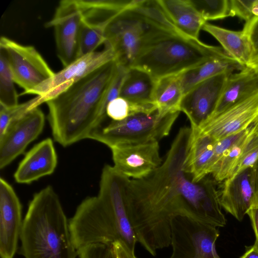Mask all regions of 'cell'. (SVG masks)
<instances>
[{
    "label": "cell",
    "mask_w": 258,
    "mask_h": 258,
    "mask_svg": "<svg viewBox=\"0 0 258 258\" xmlns=\"http://www.w3.org/2000/svg\"><path fill=\"white\" fill-rule=\"evenodd\" d=\"M219 235L213 225L177 216L171 223L172 252L169 258H220L215 248Z\"/></svg>",
    "instance_id": "52a82bcc"
},
{
    "label": "cell",
    "mask_w": 258,
    "mask_h": 258,
    "mask_svg": "<svg viewBox=\"0 0 258 258\" xmlns=\"http://www.w3.org/2000/svg\"><path fill=\"white\" fill-rule=\"evenodd\" d=\"M242 30L249 35L255 50L258 49V18L245 22Z\"/></svg>",
    "instance_id": "d590c367"
},
{
    "label": "cell",
    "mask_w": 258,
    "mask_h": 258,
    "mask_svg": "<svg viewBox=\"0 0 258 258\" xmlns=\"http://www.w3.org/2000/svg\"><path fill=\"white\" fill-rule=\"evenodd\" d=\"M191 127L180 128L162 164L147 176L130 179L126 187L129 217L137 242L152 255L169 247L171 223L185 216L181 194Z\"/></svg>",
    "instance_id": "6da1fadb"
},
{
    "label": "cell",
    "mask_w": 258,
    "mask_h": 258,
    "mask_svg": "<svg viewBox=\"0 0 258 258\" xmlns=\"http://www.w3.org/2000/svg\"><path fill=\"white\" fill-rule=\"evenodd\" d=\"M44 103L40 96L15 106L6 107L0 105V137L6 132L10 124L20 118L30 110Z\"/></svg>",
    "instance_id": "4dcf8cb0"
},
{
    "label": "cell",
    "mask_w": 258,
    "mask_h": 258,
    "mask_svg": "<svg viewBox=\"0 0 258 258\" xmlns=\"http://www.w3.org/2000/svg\"><path fill=\"white\" fill-rule=\"evenodd\" d=\"M104 43V29L82 18L79 36V57L95 51L96 48Z\"/></svg>",
    "instance_id": "f1b7e54d"
},
{
    "label": "cell",
    "mask_w": 258,
    "mask_h": 258,
    "mask_svg": "<svg viewBox=\"0 0 258 258\" xmlns=\"http://www.w3.org/2000/svg\"><path fill=\"white\" fill-rule=\"evenodd\" d=\"M252 182L254 192L252 206H258V159L252 166Z\"/></svg>",
    "instance_id": "f35d334b"
},
{
    "label": "cell",
    "mask_w": 258,
    "mask_h": 258,
    "mask_svg": "<svg viewBox=\"0 0 258 258\" xmlns=\"http://www.w3.org/2000/svg\"><path fill=\"white\" fill-rule=\"evenodd\" d=\"M255 134H258V121L256 123V128L255 130Z\"/></svg>",
    "instance_id": "7bdbcfd3"
},
{
    "label": "cell",
    "mask_w": 258,
    "mask_h": 258,
    "mask_svg": "<svg viewBox=\"0 0 258 258\" xmlns=\"http://www.w3.org/2000/svg\"><path fill=\"white\" fill-rule=\"evenodd\" d=\"M256 123L247 128L244 135L225 152L214 166L210 174L212 175L215 181H224L232 176L245 145L255 133Z\"/></svg>",
    "instance_id": "484cf974"
},
{
    "label": "cell",
    "mask_w": 258,
    "mask_h": 258,
    "mask_svg": "<svg viewBox=\"0 0 258 258\" xmlns=\"http://www.w3.org/2000/svg\"><path fill=\"white\" fill-rule=\"evenodd\" d=\"M179 112L163 114L157 109L150 113L134 114L121 121L110 119L97 127L88 139L109 148L119 145L159 142L169 135Z\"/></svg>",
    "instance_id": "8992f818"
},
{
    "label": "cell",
    "mask_w": 258,
    "mask_h": 258,
    "mask_svg": "<svg viewBox=\"0 0 258 258\" xmlns=\"http://www.w3.org/2000/svg\"><path fill=\"white\" fill-rule=\"evenodd\" d=\"M79 258H117L113 244L93 243L77 250Z\"/></svg>",
    "instance_id": "d6a6232c"
},
{
    "label": "cell",
    "mask_w": 258,
    "mask_h": 258,
    "mask_svg": "<svg viewBox=\"0 0 258 258\" xmlns=\"http://www.w3.org/2000/svg\"><path fill=\"white\" fill-rule=\"evenodd\" d=\"M110 149L113 167L128 178H142L157 168L163 162L158 141L119 145Z\"/></svg>",
    "instance_id": "4fadbf2b"
},
{
    "label": "cell",
    "mask_w": 258,
    "mask_h": 258,
    "mask_svg": "<svg viewBox=\"0 0 258 258\" xmlns=\"http://www.w3.org/2000/svg\"><path fill=\"white\" fill-rule=\"evenodd\" d=\"M183 95L180 74L169 76L156 80L153 102L162 113L180 112Z\"/></svg>",
    "instance_id": "d4e9b609"
},
{
    "label": "cell",
    "mask_w": 258,
    "mask_h": 258,
    "mask_svg": "<svg viewBox=\"0 0 258 258\" xmlns=\"http://www.w3.org/2000/svg\"><path fill=\"white\" fill-rule=\"evenodd\" d=\"M257 159L258 134L254 133L245 145L237 166L232 175L248 167H252Z\"/></svg>",
    "instance_id": "1f68e13d"
},
{
    "label": "cell",
    "mask_w": 258,
    "mask_h": 258,
    "mask_svg": "<svg viewBox=\"0 0 258 258\" xmlns=\"http://www.w3.org/2000/svg\"><path fill=\"white\" fill-rule=\"evenodd\" d=\"M202 30L213 36L224 50L243 67L252 58L255 49L249 36L243 30L233 31L206 22Z\"/></svg>",
    "instance_id": "7402d4cb"
},
{
    "label": "cell",
    "mask_w": 258,
    "mask_h": 258,
    "mask_svg": "<svg viewBox=\"0 0 258 258\" xmlns=\"http://www.w3.org/2000/svg\"><path fill=\"white\" fill-rule=\"evenodd\" d=\"M156 109L154 103H135L118 97L108 104L106 114L107 117L111 120L121 121L134 114L141 112L150 113Z\"/></svg>",
    "instance_id": "4316f807"
},
{
    "label": "cell",
    "mask_w": 258,
    "mask_h": 258,
    "mask_svg": "<svg viewBox=\"0 0 258 258\" xmlns=\"http://www.w3.org/2000/svg\"><path fill=\"white\" fill-rule=\"evenodd\" d=\"M247 214L250 219L255 235V241L258 243V206L251 207L247 212Z\"/></svg>",
    "instance_id": "74e56055"
},
{
    "label": "cell",
    "mask_w": 258,
    "mask_h": 258,
    "mask_svg": "<svg viewBox=\"0 0 258 258\" xmlns=\"http://www.w3.org/2000/svg\"><path fill=\"white\" fill-rule=\"evenodd\" d=\"M258 121V91L213 117L200 130L216 140L238 133Z\"/></svg>",
    "instance_id": "9a60e30c"
},
{
    "label": "cell",
    "mask_w": 258,
    "mask_h": 258,
    "mask_svg": "<svg viewBox=\"0 0 258 258\" xmlns=\"http://www.w3.org/2000/svg\"><path fill=\"white\" fill-rule=\"evenodd\" d=\"M20 253L24 258H76L69 220L53 188L47 186L30 201L23 219Z\"/></svg>",
    "instance_id": "5b68a950"
},
{
    "label": "cell",
    "mask_w": 258,
    "mask_h": 258,
    "mask_svg": "<svg viewBox=\"0 0 258 258\" xmlns=\"http://www.w3.org/2000/svg\"><path fill=\"white\" fill-rule=\"evenodd\" d=\"M57 163L52 140L47 138L35 145L25 155L14 173L15 180L19 183L29 184L51 174Z\"/></svg>",
    "instance_id": "ac0fdd59"
},
{
    "label": "cell",
    "mask_w": 258,
    "mask_h": 258,
    "mask_svg": "<svg viewBox=\"0 0 258 258\" xmlns=\"http://www.w3.org/2000/svg\"><path fill=\"white\" fill-rule=\"evenodd\" d=\"M45 116L38 107L11 122L0 137V168L10 164L42 132Z\"/></svg>",
    "instance_id": "5bb4252c"
},
{
    "label": "cell",
    "mask_w": 258,
    "mask_h": 258,
    "mask_svg": "<svg viewBox=\"0 0 258 258\" xmlns=\"http://www.w3.org/2000/svg\"><path fill=\"white\" fill-rule=\"evenodd\" d=\"M0 50L7 57L15 83L24 89L20 95L29 94L55 74L33 46L24 45L2 36Z\"/></svg>",
    "instance_id": "ba28073f"
},
{
    "label": "cell",
    "mask_w": 258,
    "mask_h": 258,
    "mask_svg": "<svg viewBox=\"0 0 258 258\" xmlns=\"http://www.w3.org/2000/svg\"><path fill=\"white\" fill-rule=\"evenodd\" d=\"M15 81L5 53L0 50V105L9 107L18 104Z\"/></svg>",
    "instance_id": "83f0119b"
},
{
    "label": "cell",
    "mask_w": 258,
    "mask_h": 258,
    "mask_svg": "<svg viewBox=\"0 0 258 258\" xmlns=\"http://www.w3.org/2000/svg\"><path fill=\"white\" fill-rule=\"evenodd\" d=\"M156 83V80L147 72L131 67L127 71L119 97L135 103H154Z\"/></svg>",
    "instance_id": "cb8c5ba5"
},
{
    "label": "cell",
    "mask_w": 258,
    "mask_h": 258,
    "mask_svg": "<svg viewBox=\"0 0 258 258\" xmlns=\"http://www.w3.org/2000/svg\"><path fill=\"white\" fill-rule=\"evenodd\" d=\"M244 68L225 51L180 74L183 94L197 84L211 77L222 73H233Z\"/></svg>",
    "instance_id": "603a6c76"
},
{
    "label": "cell",
    "mask_w": 258,
    "mask_h": 258,
    "mask_svg": "<svg viewBox=\"0 0 258 258\" xmlns=\"http://www.w3.org/2000/svg\"><path fill=\"white\" fill-rule=\"evenodd\" d=\"M22 207L13 187L0 179V256L14 258L23 225Z\"/></svg>",
    "instance_id": "2e32d148"
},
{
    "label": "cell",
    "mask_w": 258,
    "mask_h": 258,
    "mask_svg": "<svg viewBox=\"0 0 258 258\" xmlns=\"http://www.w3.org/2000/svg\"><path fill=\"white\" fill-rule=\"evenodd\" d=\"M251 13L253 18H258V0H252Z\"/></svg>",
    "instance_id": "b9f144b4"
},
{
    "label": "cell",
    "mask_w": 258,
    "mask_h": 258,
    "mask_svg": "<svg viewBox=\"0 0 258 258\" xmlns=\"http://www.w3.org/2000/svg\"><path fill=\"white\" fill-rule=\"evenodd\" d=\"M215 181L206 176L198 182H192L186 175L181 187L185 214L202 223L224 227L226 220L221 210Z\"/></svg>",
    "instance_id": "9c48e42d"
},
{
    "label": "cell",
    "mask_w": 258,
    "mask_h": 258,
    "mask_svg": "<svg viewBox=\"0 0 258 258\" xmlns=\"http://www.w3.org/2000/svg\"><path fill=\"white\" fill-rule=\"evenodd\" d=\"M257 91L258 73L253 69L246 67L238 72L231 74L226 82L210 119Z\"/></svg>",
    "instance_id": "ffe728a7"
},
{
    "label": "cell",
    "mask_w": 258,
    "mask_h": 258,
    "mask_svg": "<svg viewBox=\"0 0 258 258\" xmlns=\"http://www.w3.org/2000/svg\"><path fill=\"white\" fill-rule=\"evenodd\" d=\"M246 129L247 128L236 134L228 136L221 140H217L214 148V155L211 163L209 174H210L214 166L222 157L225 152L244 135Z\"/></svg>",
    "instance_id": "836d02e7"
},
{
    "label": "cell",
    "mask_w": 258,
    "mask_h": 258,
    "mask_svg": "<svg viewBox=\"0 0 258 258\" xmlns=\"http://www.w3.org/2000/svg\"><path fill=\"white\" fill-rule=\"evenodd\" d=\"M192 4L207 22L232 17L230 1L190 0Z\"/></svg>",
    "instance_id": "f546056e"
},
{
    "label": "cell",
    "mask_w": 258,
    "mask_h": 258,
    "mask_svg": "<svg viewBox=\"0 0 258 258\" xmlns=\"http://www.w3.org/2000/svg\"><path fill=\"white\" fill-rule=\"evenodd\" d=\"M130 179L113 166L103 167L98 196L83 200L69 220L71 240L77 250L93 243L120 241L135 252L137 240L126 202Z\"/></svg>",
    "instance_id": "7a4b0ae2"
},
{
    "label": "cell",
    "mask_w": 258,
    "mask_h": 258,
    "mask_svg": "<svg viewBox=\"0 0 258 258\" xmlns=\"http://www.w3.org/2000/svg\"><path fill=\"white\" fill-rule=\"evenodd\" d=\"M245 248L246 251L240 258H258V243L256 241L254 244Z\"/></svg>",
    "instance_id": "ab89813d"
},
{
    "label": "cell",
    "mask_w": 258,
    "mask_h": 258,
    "mask_svg": "<svg viewBox=\"0 0 258 258\" xmlns=\"http://www.w3.org/2000/svg\"><path fill=\"white\" fill-rule=\"evenodd\" d=\"M252 167L224 180L220 201L222 208L241 221L253 206Z\"/></svg>",
    "instance_id": "e0dca14e"
},
{
    "label": "cell",
    "mask_w": 258,
    "mask_h": 258,
    "mask_svg": "<svg viewBox=\"0 0 258 258\" xmlns=\"http://www.w3.org/2000/svg\"><path fill=\"white\" fill-rule=\"evenodd\" d=\"M246 67L253 69L258 73V49L255 50L252 58Z\"/></svg>",
    "instance_id": "60d3db41"
},
{
    "label": "cell",
    "mask_w": 258,
    "mask_h": 258,
    "mask_svg": "<svg viewBox=\"0 0 258 258\" xmlns=\"http://www.w3.org/2000/svg\"><path fill=\"white\" fill-rule=\"evenodd\" d=\"M252 0H230L232 17L237 16L245 22L253 18L251 13Z\"/></svg>",
    "instance_id": "e575fe53"
},
{
    "label": "cell",
    "mask_w": 258,
    "mask_h": 258,
    "mask_svg": "<svg viewBox=\"0 0 258 258\" xmlns=\"http://www.w3.org/2000/svg\"><path fill=\"white\" fill-rule=\"evenodd\" d=\"M113 246L117 258H137L135 252L130 250L122 242H115Z\"/></svg>",
    "instance_id": "8d00e7d4"
},
{
    "label": "cell",
    "mask_w": 258,
    "mask_h": 258,
    "mask_svg": "<svg viewBox=\"0 0 258 258\" xmlns=\"http://www.w3.org/2000/svg\"><path fill=\"white\" fill-rule=\"evenodd\" d=\"M166 16L182 34L199 39V34L206 22L190 0H158Z\"/></svg>",
    "instance_id": "44dd1931"
},
{
    "label": "cell",
    "mask_w": 258,
    "mask_h": 258,
    "mask_svg": "<svg viewBox=\"0 0 258 258\" xmlns=\"http://www.w3.org/2000/svg\"><path fill=\"white\" fill-rule=\"evenodd\" d=\"M191 128L192 136L184 172L192 182H198L209 174L217 140L199 128Z\"/></svg>",
    "instance_id": "d6986e66"
},
{
    "label": "cell",
    "mask_w": 258,
    "mask_h": 258,
    "mask_svg": "<svg viewBox=\"0 0 258 258\" xmlns=\"http://www.w3.org/2000/svg\"><path fill=\"white\" fill-rule=\"evenodd\" d=\"M232 73L211 77L196 85L184 94L180 111L188 117L190 126L199 128L213 116L226 82Z\"/></svg>",
    "instance_id": "7c38bea8"
},
{
    "label": "cell",
    "mask_w": 258,
    "mask_h": 258,
    "mask_svg": "<svg viewBox=\"0 0 258 258\" xmlns=\"http://www.w3.org/2000/svg\"><path fill=\"white\" fill-rule=\"evenodd\" d=\"M224 52L220 47L182 34L165 18L151 25L131 67L147 72L157 80L180 74Z\"/></svg>",
    "instance_id": "277c9868"
},
{
    "label": "cell",
    "mask_w": 258,
    "mask_h": 258,
    "mask_svg": "<svg viewBox=\"0 0 258 258\" xmlns=\"http://www.w3.org/2000/svg\"><path fill=\"white\" fill-rule=\"evenodd\" d=\"M117 66L115 60L107 63L46 102L56 142L67 147L88 139L106 119L102 102Z\"/></svg>",
    "instance_id": "3957f363"
},
{
    "label": "cell",
    "mask_w": 258,
    "mask_h": 258,
    "mask_svg": "<svg viewBox=\"0 0 258 258\" xmlns=\"http://www.w3.org/2000/svg\"><path fill=\"white\" fill-rule=\"evenodd\" d=\"M115 59L113 51L106 47L101 51H95L80 57L55 73L51 78L42 83L29 94L40 96L46 103L76 82Z\"/></svg>",
    "instance_id": "8fae6325"
},
{
    "label": "cell",
    "mask_w": 258,
    "mask_h": 258,
    "mask_svg": "<svg viewBox=\"0 0 258 258\" xmlns=\"http://www.w3.org/2000/svg\"><path fill=\"white\" fill-rule=\"evenodd\" d=\"M82 16L77 0L60 2L52 18L45 24L54 30L57 54L65 67L79 57Z\"/></svg>",
    "instance_id": "30bf717a"
}]
</instances>
